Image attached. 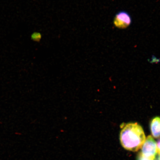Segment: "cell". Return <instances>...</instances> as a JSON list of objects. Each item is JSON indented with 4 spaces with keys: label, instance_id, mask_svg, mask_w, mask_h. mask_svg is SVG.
Wrapping results in <instances>:
<instances>
[{
    "label": "cell",
    "instance_id": "1",
    "mask_svg": "<svg viewBox=\"0 0 160 160\" xmlns=\"http://www.w3.org/2000/svg\"><path fill=\"white\" fill-rule=\"evenodd\" d=\"M145 139L142 128L137 123L126 124L120 132V140L122 146L129 151H137L141 148Z\"/></svg>",
    "mask_w": 160,
    "mask_h": 160
},
{
    "label": "cell",
    "instance_id": "2",
    "mask_svg": "<svg viewBox=\"0 0 160 160\" xmlns=\"http://www.w3.org/2000/svg\"><path fill=\"white\" fill-rule=\"evenodd\" d=\"M132 23L131 15L125 11H120L116 14L113 21L115 27L119 29L127 28L131 25Z\"/></svg>",
    "mask_w": 160,
    "mask_h": 160
},
{
    "label": "cell",
    "instance_id": "3",
    "mask_svg": "<svg viewBox=\"0 0 160 160\" xmlns=\"http://www.w3.org/2000/svg\"><path fill=\"white\" fill-rule=\"evenodd\" d=\"M146 157L155 158L157 153V145L151 136H148L142 147L141 152Z\"/></svg>",
    "mask_w": 160,
    "mask_h": 160
},
{
    "label": "cell",
    "instance_id": "4",
    "mask_svg": "<svg viewBox=\"0 0 160 160\" xmlns=\"http://www.w3.org/2000/svg\"><path fill=\"white\" fill-rule=\"evenodd\" d=\"M152 135L155 138L160 137V117H155L152 120L150 124Z\"/></svg>",
    "mask_w": 160,
    "mask_h": 160
},
{
    "label": "cell",
    "instance_id": "5",
    "mask_svg": "<svg viewBox=\"0 0 160 160\" xmlns=\"http://www.w3.org/2000/svg\"><path fill=\"white\" fill-rule=\"evenodd\" d=\"M32 39L36 42H39L41 39V34L39 32H35L32 35Z\"/></svg>",
    "mask_w": 160,
    "mask_h": 160
},
{
    "label": "cell",
    "instance_id": "6",
    "mask_svg": "<svg viewBox=\"0 0 160 160\" xmlns=\"http://www.w3.org/2000/svg\"><path fill=\"white\" fill-rule=\"evenodd\" d=\"M137 160H155V158L146 157L141 152L138 155Z\"/></svg>",
    "mask_w": 160,
    "mask_h": 160
},
{
    "label": "cell",
    "instance_id": "7",
    "mask_svg": "<svg viewBox=\"0 0 160 160\" xmlns=\"http://www.w3.org/2000/svg\"><path fill=\"white\" fill-rule=\"evenodd\" d=\"M157 152L160 155V139L157 142Z\"/></svg>",
    "mask_w": 160,
    "mask_h": 160
},
{
    "label": "cell",
    "instance_id": "8",
    "mask_svg": "<svg viewBox=\"0 0 160 160\" xmlns=\"http://www.w3.org/2000/svg\"><path fill=\"white\" fill-rule=\"evenodd\" d=\"M159 155V157L158 158L157 160H160V155Z\"/></svg>",
    "mask_w": 160,
    "mask_h": 160
}]
</instances>
